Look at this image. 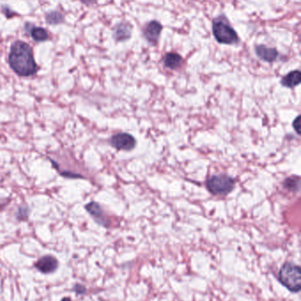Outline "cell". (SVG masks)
<instances>
[{
    "mask_svg": "<svg viewBox=\"0 0 301 301\" xmlns=\"http://www.w3.org/2000/svg\"><path fill=\"white\" fill-rule=\"evenodd\" d=\"M9 64L16 74L29 77L37 74L38 64L34 59L33 50L30 45L21 40L12 45L11 52L8 58Z\"/></svg>",
    "mask_w": 301,
    "mask_h": 301,
    "instance_id": "cell-1",
    "label": "cell"
},
{
    "mask_svg": "<svg viewBox=\"0 0 301 301\" xmlns=\"http://www.w3.org/2000/svg\"><path fill=\"white\" fill-rule=\"evenodd\" d=\"M212 32L216 42L220 44L234 45L239 42L238 34L231 26L225 15L221 14L214 18Z\"/></svg>",
    "mask_w": 301,
    "mask_h": 301,
    "instance_id": "cell-2",
    "label": "cell"
},
{
    "mask_svg": "<svg viewBox=\"0 0 301 301\" xmlns=\"http://www.w3.org/2000/svg\"><path fill=\"white\" fill-rule=\"evenodd\" d=\"M278 280L288 290L297 294L301 289V270L299 266L293 262L283 264L278 272Z\"/></svg>",
    "mask_w": 301,
    "mask_h": 301,
    "instance_id": "cell-3",
    "label": "cell"
},
{
    "mask_svg": "<svg viewBox=\"0 0 301 301\" xmlns=\"http://www.w3.org/2000/svg\"><path fill=\"white\" fill-rule=\"evenodd\" d=\"M206 186L213 195L226 196L233 190L235 180L227 174H216L208 178Z\"/></svg>",
    "mask_w": 301,
    "mask_h": 301,
    "instance_id": "cell-4",
    "label": "cell"
},
{
    "mask_svg": "<svg viewBox=\"0 0 301 301\" xmlns=\"http://www.w3.org/2000/svg\"><path fill=\"white\" fill-rule=\"evenodd\" d=\"M111 144L117 150L129 152L136 146V140L129 133H118L112 136Z\"/></svg>",
    "mask_w": 301,
    "mask_h": 301,
    "instance_id": "cell-5",
    "label": "cell"
},
{
    "mask_svg": "<svg viewBox=\"0 0 301 301\" xmlns=\"http://www.w3.org/2000/svg\"><path fill=\"white\" fill-rule=\"evenodd\" d=\"M163 26L161 25V23L156 20H151L147 23L143 28L142 34L149 44L155 46L159 42Z\"/></svg>",
    "mask_w": 301,
    "mask_h": 301,
    "instance_id": "cell-6",
    "label": "cell"
},
{
    "mask_svg": "<svg viewBox=\"0 0 301 301\" xmlns=\"http://www.w3.org/2000/svg\"><path fill=\"white\" fill-rule=\"evenodd\" d=\"M254 52L259 58L267 62H275L279 56V52L276 48L267 47L265 45H256Z\"/></svg>",
    "mask_w": 301,
    "mask_h": 301,
    "instance_id": "cell-7",
    "label": "cell"
},
{
    "mask_svg": "<svg viewBox=\"0 0 301 301\" xmlns=\"http://www.w3.org/2000/svg\"><path fill=\"white\" fill-rule=\"evenodd\" d=\"M133 28L127 22H120L113 30V37L117 42H125L130 39Z\"/></svg>",
    "mask_w": 301,
    "mask_h": 301,
    "instance_id": "cell-8",
    "label": "cell"
},
{
    "mask_svg": "<svg viewBox=\"0 0 301 301\" xmlns=\"http://www.w3.org/2000/svg\"><path fill=\"white\" fill-rule=\"evenodd\" d=\"M59 262L57 261L55 257L51 256H46L42 257L41 259L37 262V268L40 272L49 274L52 272H55L58 268Z\"/></svg>",
    "mask_w": 301,
    "mask_h": 301,
    "instance_id": "cell-9",
    "label": "cell"
},
{
    "mask_svg": "<svg viewBox=\"0 0 301 301\" xmlns=\"http://www.w3.org/2000/svg\"><path fill=\"white\" fill-rule=\"evenodd\" d=\"M86 210L89 212L90 215L96 220L97 222L102 226H106V218L104 216V210L102 209L100 204L96 202H91L85 206Z\"/></svg>",
    "mask_w": 301,
    "mask_h": 301,
    "instance_id": "cell-10",
    "label": "cell"
},
{
    "mask_svg": "<svg viewBox=\"0 0 301 301\" xmlns=\"http://www.w3.org/2000/svg\"><path fill=\"white\" fill-rule=\"evenodd\" d=\"M301 81V74L298 70H291L289 74H286L285 76H283L281 80V84L284 88H293L295 86H297L300 84Z\"/></svg>",
    "mask_w": 301,
    "mask_h": 301,
    "instance_id": "cell-11",
    "label": "cell"
},
{
    "mask_svg": "<svg viewBox=\"0 0 301 301\" xmlns=\"http://www.w3.org/2000/svg\"><path fill=\"white\" fill-rule=\"evenodd\" d=\"M183 62V58L181 56L175 53V52H170L164 56V66L167 67L171 70H176L179 67H180Z\"/></svg>",
    "mask_w": 301,
    "mask_h": 301,
    "instance_id": "cell-12",
    "label": "cell"
},
{
    "mask_svg": "<svg viewBox=\"0 0 301 301\" xmlns=\"http://www.w3.org/2000/svg\"><path fill=\"white\" fill-rule=\"evenodd\" d=\"M283 187L288 190L297 192L300 188V178L297 176L288 177L283 182Z\"/></svg>",
    "mask_w": 301,
    "mask_h": 301,
    "instance_id": "cell-13",
    "label": "cell"
},
{
    "mask_svg": "<svg viewBox=\"0 0 301 301\" xmlns=\"http://www.w3.org/2000/svg\"><path fill=\"white\" fill-rule=\"evenodd\" d=\"M30 34L34 40H37V42H44L48 39L47 31L41 28H34L30 30Z\"/></svg>",
    "mask_w": 301,
    "mask_h": 301,
    "instance_id": "cell-14",
    "label": "cell"
},
{
    "mask_svg": "<svg viewBox=\"0 0 301 301\" xmlns=\"http://www.w3.org/2000/svg\"><path fill=\"white\" fill-rule=\"evenodd\" d=\"M47 22L49 24H59V23L62 22H63V16L60 14V12H49L47 16Z\"/></svg>",
    "mask_w": 301,
    "mask_h": 301,
    "instance_id": "cell-15",
    "label": "cell"
},
{
    "mask_svg": "<svg viewBox=\"0 0 301 301\" xmlns=\"http://www.w3.org/2000/svg\"><path fill=\"white\" fill-rule=\"evenodd\" d=\"M300 116H297L292 122V127L297 135H300Z\"/></svg>",
    "mask_w": 301,
    "mask_h": 301,
    "instance_id": "cell-16",
    "label": "cell"
},
{
    "mask_svg": "<svg viewBox=\"0 0 301 301\" xmlns=\"http://www.w3.org/2000/svg\"><path fill=\"white\" fill-rule=\"evenodd\" d=\"M81 1H82L84 4H92L94 3H96L97 0H81Z\"/></svg>",
    "mask_w": 301,
    "mask_h": 301,
    "instance_id": "cell-17",
    "label": "cell"
}]
</instances>
